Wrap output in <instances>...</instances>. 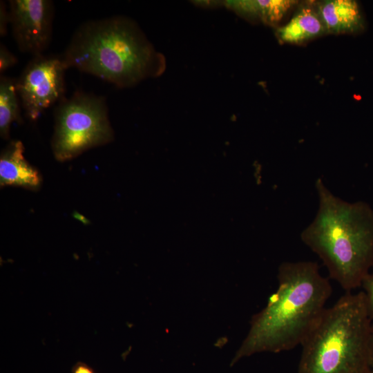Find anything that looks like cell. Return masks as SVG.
Masks as SVG:
<instances>
[{
  "mask_svg": "<svg viewBox=\"0 0 373 373\" xmlns=\"http://www.w3.org/2000/svg\"><path fill=\"white\" fill-rule=\"evenodd\" d=\"M113 138L104 97L77 91L68 99L64 97L56 106L51 146L58 161L70 160Z\"/></svg>",
  "mask_w": 373,
  "mask_h": 373,
  "instance_id": "5b68a950",
  "label": "cell"
},
{
  "mask_svg": "<svg viewBox=\"0 0 373 373\" xmlns=\"http://www.w3.org/2000/svg\"><path fill=\"white\" fill-rule=\"evenodd\" d=\"M368 360L371 370H373V324L371 325L368 338Z\"/></svg>",
  "mask_w": 373,
  "mask_h": 373,
  "instance_id": "e0dca14e",
  "label": "cell"
},
{
  "mask_svg": "<svg viewBox=\"0 0 373 373\" xmlns=\"http://www.w3.org/2000/svg\"><path fill=\"white\" fill-rule=\"evenodd\" d=\"M24 146L20 140H14L3 150L0 156V185L21 186L36 190L41 178L24 157Z\"/></svg>",
  "mask_w": 373,
  "mask_h": 373,
  "instance_id": "ba28073f",
  "label": "cell"
},
{
  "mask_svg": "<svg viewBox=\"0 0 373 373\" xmlns=\"http://www.w3.org/2000/svg\"><path fill=\"white\" fill-rule=\"evenodd\" d=\"M315 187L318 209L300 238L321 258L329 278L351 291L373 267V209L365 202L336 196L321 178Z\"/></svg>",
  "mask_w": 373,
  "mask_h": 373,
  "instance_id": "3957f363",
  "label": "cell"
},
{
  "mask_svg": "<svg viewBox=\"0 0 373 373\" xmlns=\"http://www.w3.org/2000/svg\"><path fill=\"white\" fill-rule=\"evenodd\" d=\"M66 70L60 55L43 54L32 57L16 79L21 108L30 120L36 121L64 97Z\"/></svg>",
  "mask_w": 373,
  "mask_h": 373,
  "instance_id": "8992f818",
  "label": "cell"
},
{
  "mask_svg": "<svg viewBox=\"0 0 373 373\" xmlns=\"http://www.w3.org/2000/svg\"><path fill=\"white\" fill-rule=\"evenodd\" d=\"M371 373H373V370H371Z\"/></svg>",
  "mask_w": 373,
  "mask_h": 373,
  "instance_id": "ac0fdd59",
  "label": "cell"
},
{
  "mask_svg": "<svg viewBox=\"0 0 373 373\" xmlns=\"http://www.w3.org/2000/svg\"><path fill=\"white\" fill-rule=\"evenodd\" d=\"M72 373H97L95 370L87 363L77 361L71 369Z\"/></svg>",
  "mask_w": 373,
  "mask_h": 373,
  "instance_id": "2e32d148",
  "label": "cell"
},
{
  "mask_svg": "<svg viewBox=\"0 0 373 373\" xmlns=\"http://www.w3.org/2000/svg\"><path fill=\"white\" fill-rule=\"evenodd\" d=\"M327 33L317 7L303 5L284 26L276 30L280 41L300 44Z\"/></svg>",
  "mask_w": 373,
  "mask_h": 373,
  "instance_id": "30bf717a",
  "label": "cell"
},
{
  "mask_svg": "<svg viewBox=\"0 0 373 373\" xmlns=\"http://www.w3.org/2000/svg\"><path fill=\"white\" fill-rule=\"evenodd\" d=\"M10 24L9 10L4 1H0V35L5 37L7 34L8 26Z\"/></svg>",
  "mask_w": 373,
  "mask_h": 373,
  "instance_id": "9a60e30c",
  "label": "cell"
},
{
  "mask_svg": "<svg viewBox=\"0 0 373 373\" xmlns=\"http://www.w3.org/2000/svg\"><path fill=\"white\" fill-rule=\"evenodd\" d=\"M371 321L363 292H347L326 308L301 344L298 373H371Z\"/></svg>",
  "mask_w": 373,
  "mask_h": 373,
  "instance_id": "277c9868",
  "label": "cell"
},
{
  "mask_svg": "<svg viewBox=\"0 0 373 373\" xmlns=\"http://www.w3.org/2000/svg\"><path fill=\"white\" fill-rule=\"evenodd\" d=\"M60 57L67 69L75 68L119 88L160 75L165 64L139 26L124 16L82 23Z\"/></svg>",
  "mask_w": 373,
  "mask_h": 373,
  "instance_id": "7a4b0ae2",
  "label": "cell"
},
{
  "mask_svg": "<svg viewBox=\"0 0 373 373\" xmlns=\"http://www.w3.org/2000/svg\"><path fill=\"white\" fill-rule=\"evenodd\" d=\"M21 104L17 92L16 79L0 77V135L3 139L10 137L12 122H20Z\"/></svg>",
  "mask_w": 373,
  "mask_h": 373,
  "instance_id": "7c38bea8",
  "label": "cell"
},
{
  "mask_svg": "<svg viewBox=\"0 0 373 373\" xmlns=\"http://www.w3.org/2000/svg\"><path fill=\"white\" fill-rule=\"evenodd\" d=\"M17 57L2 43L0 44V73L17 64Z\"/></svg>",
  "mask_w": 373,
  "mask_h": 373,
  "instance_id": "5bb4252c",
  "label": "cell"
},
{
  "mask_svg": "<svg viewBox=\"0 0 373 373\" xmlns=\"http://www.w3.org/2000/svg\"><path fill=\"white\" fill-rule=\"evenodd\" d=\"M363 294L368 316L373 321V267L372 271L369 272L362 281Z\"/></svg>",
  "mask_w": 373,
  "mask_h": 373,
  "instance_id": "4fadbf2b",
  "label": "cell"
},
{
  "mask_svg": "<svg viewBox=\"0 0 373 373\" xmlns=\"http://www.w3.org/2000/svg\"><path fill=\"white\" fill-rule=\"evenodd\" d=\"M10 24L18 49L32 57L43 55L52 35L54 3L50 0H10Z\"/></svg>",
  "mask_w": 373,
  "mask_h": 373,
  "instance_id": "52a82bcc",
  "label": "cell"
},
{
  "mask_svg": "<svg viewBox=\"0 0 373 373\" xmlns=\"http://www.w3.org/2000/svg\"><path fill=\"white\" fill-rule=\"evenodd\" d=\"M278 280V287L267 306L253 316L231 365L255 353H277L301 345L326 309L332 287L317 262H283Z\"/></svg>",
  "mask_w": 373,
  "mask_h": 373,
  "instance_id": "6da1fadb",
  "label": "cell"
},
{
  "mask_svg": "<svg viewBox=\"0 0 373 373\" xmlns=\"http://www.w3.org/2000/svg\"><path fill=\"white\" fill-rule=\"evenodd\" d=\"M294 0L229 1L227 4L239 14L258 18L264 23L274 25L278 23L297 4Z\"/></svg>",
  "mask_w": 373,
  "mask_h": 373,
  "instance_id": "8fae6325",
  "label": "cell"
},
{
  "mask_svg": "<svg viewBox=\"0 0 373 373\" xmlns=\"http://www.w3.org/2000/svg\"><path fill=\"white\" fill-rule=\"evenodd\" d=\"M316 7L327 33L353 34L364 29V18L354 0H327Z\"/></svg>",
  "mask_w": 373,
  "mask_h": 373,
  "instance_id": "9c48e42d",
  "label": "cell"
}]
</instances>
